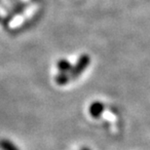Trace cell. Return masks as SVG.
<instances>
[{
    "label": "cell",
    "mask_w": 150,
    "mask_h": 150,
    "mask_svg": "<svg viewBox=\"0 0 150 150\" xmlns=\"http://www.w3.org/2000/svg\"><path fill=\"white\" fill-rule=\"evenodd\" d=\"M70 80H71V79H70L69 74H68V72H59V73L55 77L56 83L58 84V85H59V86L65 85V84H67Z\"/></svg>",
    "instance_id": "obj_4"
},
{
    "label": "cell",
    "mask_w": 150,
    "mask_h": 150,
    "mask_svg": "<svg viewBox=\"0 0 150 150\" xmlns=\"http://www.w3.org/2000/svg\"><path fill=\"white\" fill-rule=\"evenodd\" d=\"M71 64L67 59H61L58 62V68L59 72H69L71 69Z\"/></svg>",
    "instance_id": "obj_5"
},
{
    "label": "cell",
    "mask_w": 150,
    "mask_h": 150,
    "mask_svg": "<svg viewBox=\"0 0 150 150\" xmlns=\"http://www.w3.org/2000/svg\"><path fill=\"white\" fill-rule=\"evenodd\" d=\"M80 150H91L89 147H83V148H81Z\"/></svg>",
    "instance_id": "obj_6"
},
{
    "label": "cell",
    "mask_w": 150,
    "mask_h": 150,
    "mask_svg": "<svg viewBox=\"0 0 150 150\" xmlns=\"http://www.w3.org/2000/svg\"><path fill=\"white\" fill-rule=\"evenodd\" d=\"M0 149L1 150H20V148L10 139H0Z\"/></svg>",
    "instance_id": "obj_3"
},
{
    "label": "cell",
    "mask_w": 150,
    "mask_h": 150,
    "mask_svg": "<svg viewBox=\"0 0 150 150\" xmlns=\"http://www.w3.org/2000/svg\"><path fill=\"white\" fill-rule=\"evenodd\" d=\"M103 111H104V104L101 103V101H98V100L92 103V104L89 107L90 115L95 119L100 118Z\"/></svg>",
    "instance_id": "obj_2"
},
{
    "label": "cell",
    "mask_w": 150,
    "mask_h": 150,
    "mask_svg": "<svg viewBox=\"0 0 150 150\" xmlns=\"http://www.w3.org/2000/svg\"><path fill=\"white\" fill-rule=\"evenodd\" d=\"M90 62H91V59H90L89 55H86L85 54V55L81 56L80 58L78 59L76 64L71 67L70 71L68 72L70 79L74 80V79H76V78L79 77L80 75L84 72V70L89 67Z\"/></svg>",
    "instance_id": "obj_1"
}]
</instances>
